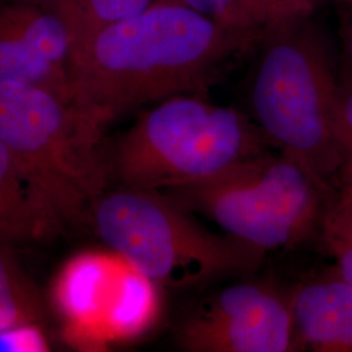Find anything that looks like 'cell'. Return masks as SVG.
I'll return each mask as SVG.
<instances>
[{
	"instance_id": "6da1fadb",
	"label": "cell",
	"mask_w": 352,
	"mask_h": 352,
	"mask_svg": "<svg viewBox=\"0 0 352 352\" xmlns=\"http://www.w3.org/2000/svg\"><path fill=\"white\" fill-rule=\"evenodd\" d=\"M263 32L154 0L72 51L74 100L106 132L142 106L179 94H205L232 63L257 47Z\"/></svg>"
},
{
	"instance_id": "7a4b0ae2",
	"label": "cell",
	"mask_w": 352,
	"mask_h": 352,
	"mask_svg": "<svg viewBox=\"0 0 352 352\" xmlns=\"http://www.w3.org/2000/svg\"><path fill=\"white\" fill-rule=\"evenodd\" d=\"M308 0L274 16L257 45L252 119L276 151L304 164L330 192L340 188V88Z\"/></svg>"
},
{
	"instance_id": "3957f363",
	"label": "cell",
	"mask_w": 352,
	"mask_h": 352,
	"mask_svg": "<svg viewBox=\"0 0 352 352\" xmlns=\"http://www.w3.org/2000/svg\"><path fill=\"white\" fill-rule=\"evenodd\" d=\"M103 135L71 93L0 81V140L58 232L90 223L109 187Z\"/></svg>"
},
{
	"instance_id": "277c9868",
	"label": "cell",
	"mask_w": 352,
	"mask_h": 352,
	"mask_svg": "<svg viewBox=\"0 0 352 352\" xmlns=\"http://www.w3.org/2000/svg\"><path fill=\"white\" fill-rule=\"evenodd\" d=\"M274 149L250 116L179 94L155 103L106 151L109 184L171 190L200 184Z\"/></svg>"
},
{
	"instance_id": "5b68a950",
	"label": "cell",
	"mask_w": 352,
	"mask_h": 352,
	"mask_svg": "<svg viewBox=\"0 0 352 352\" xmlns=\"http://www.w3.org/2000/svg\"><path fill=\"white\" fill-rule=\"evenodd\" d=\"M90 223L140 274L176 287L251 273L264 260L265 252L209 231L162 190L107 187L93 206Z\"/></svg>"
},
{
	"instance_id": "8992f818",
	"label": "cell",
	"mask_w": 352,
	"mask_h": 352,
	"mask_svg": "<svg viewBox=\"0 0 352 352\" xmlns=\"http://www.w3.org/2000/svg\"><path fill=\"white\" fill-rule=\"evenodd\" d=\"M164 193L265 253L307 239L334 195L304 164L272 149L210 180Z\"/></svg>"
},
{
	"instance_id": "52a82bcc",
	"label": "cell",
	"mask_w": 352,
	"mask_h": 352,
	"mask_svg": "<svg viewBox=\"0 0 352 352\" xmlns=\"http://www.w3.org/2000/svg\"><path fill=\"white\" fill-rule=\"evenodd\" d=\"M177 340L189 352L295 351L289 294L263 283L230 286L187 317Z\"/></svg>"
},
{
	"instance_id": "ba28073f",
	"label": "cell",
	"mask_w": 352,
	"mask_h": 352,
	"mask_svg": "<svg viewBox=\"0 0 352 352\" xmlns=\"http://www.w3.org/2000/svg\"><path fill=\"white\" fill-rule=\"evenodd\" d=\"M72 38L63 23L33 0H0V81L71 93Z\"/></svg>"
},
{
	"instance_id": "9c48e42d",
	"label": "cell",
	"mask_w": 352,
	"mask_h": 352,
	"mask_svg": "<svg viewBox=\"0 0 352 352\" xmlns=\"http://www.w3.org/2000/svg\"><path fill=\"white\" fill-rule=\"evenodd\" d=\"M294 350L352 352V286L336 270L289 292Z\"/></svg>"
},
{
	"instance_id": "30bf717a",
	"label": "cell",
	"mask_w": 352,
	"mask_h": 352,
	"mask_svg": "<svg viewBox=\"0 0 352 352\" xmlns=\"http://www.w3.org/2000/svg\"><path fill=\"white\" fill-rule=\"evenodd\" d=\"M101 254H80L64 266L55 286V300L72 340L106 336L120 276Z\"/></svg>"
},
{
	"instance_id": "8fae6325",
	"label": "cell",
	"mask_w": 352,
	"mask_h": 352,
	"mask_svg": "<svg viewBox=\"0 0 352 352\" xmlns=\"http://www.w3.org/2000/svg\"><path fill=\"white\" fill-rule=\"evenodd\" d=\"M58 234L12 153L0 140V240L26 243Z\"/></svg>"
},
{
	"instance_id": "7c38bea8",
	"label": "cell",
	"mask_w": 352,
	"mask_h": 352,
	"mask_svg": "<svg viewBox=\"0 0 352 352\" xmlns=\"http://www.w3.org/2000/svg\"><path fill=\"white\" fill-rule=\"evenodd\" d=\"M54 13L72 38V51L103 29L149 7L154 0H33Z\"/></svg>"
},
{
	"instance_id": "4fadbf2b",
	"label": "cell",
	"mask_w": 352,
	"mask_h": 352,
	"mask_svg": "<svg viewBox=\"0 0 352 352\" xmlns=\"http://www.w3.org/2000/svg\"><path fill=\"white\" fill-rule=\"evenodd\" d=\"M39 302L10 256L0 251V331L33 325Z\"/></svg>"
},
{
	"instance_id": "5bb4252c",
	"label": "cell",
	"mask_w": 352,
	"mask_h": 352,
	"mask_svg": "<svg viewBox=\"0 0 352 352\" xmlns=\"http://www.w3.org/2000/svg\"><path fill=\"white\" fill-rule=\"evenodd\" d=\"M340 187L352 188V82L340 88L338 107Z\"/></svg>"
},
{
	"instance_id": "9a60e30c",
	"label": "cell",
	"mask_w": 352,
	"mask_h": 352,
	"mask_svg": "<svg viewBox=\"0 0 352 352\" xmlns=\"http://www.w3.org/2000/svg\"><path fill=\"white\" fill-rule=\"evenodd\" d=\"M304 0H235L236 25L263 29L274 16Z\"/></svg>"
},
{
	"instance_id": "2e32d148",
	"label": "cell",
	"mask_w": 352,
	"mask_h": 352,
	"mask_svg": "<svg viewBox=\"0 0 352 352\" xmlns=\"http://www.w3.org/2000/svg\"><path fill=\"white\" fill-rule=\"evenodd\" d=\"M47 347L41 331L33 325L0 331V351H45Z\"/></svg>"
},
{
	"instance_id": "e0dca14e",
	"label": "cell",
	"mask_w": 352,
	"mask_h": 352,
	"mask_svg": "<svg viewBox=\"0 0 352 352\" xmlns=\"http://www.w3.org/2000/svg\"><path fill=\"white\" fill-rule=\"evenodd\" d=\"M164 1H170L174 4L187 7L196 12L213 17L215 20L227 25H236L235 0H164Z\"/></svg>"
},
{
	"instance_id": "ac0fdd59",
	"label": "cell",
	"mask_w": 352,
	"mask_h": 352,
	"mask_svg": "<svg viewBox=\"0 0 352 352\" xmlns=\"http://www.w3.org/2000/svg\"><path fill=\"white\" fill-rule=\"evenodd\" d=\"M346 52H347V58L352 68V25L347 33V38H346Z\"/></svg>"
}]
</instances>
